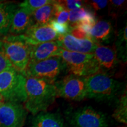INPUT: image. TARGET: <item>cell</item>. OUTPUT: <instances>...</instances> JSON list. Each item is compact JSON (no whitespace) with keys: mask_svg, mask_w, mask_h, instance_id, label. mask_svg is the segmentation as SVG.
I'll use <instances>...</instances> for the list:
<instances>
[{"mask_svg":"<svg viewBox=\"0 0 127 127\" xmlns=\"http://www.w3.org/2000/svg\"><path fill=\"white\" fill-rule=\"evenodd\" d=\"M25 76L13 68L0 72V94L7 102L24 103L26 99Z\"/></svg>","mask_w":127,"mask_h":127,"instance_id":"obj_3","label":"cell"},{"mask_svg":"<svg viewBox=\"0 0 127 127\" xmlns=\"http://www.w3.org/2000/svg\"><path fill=\"white\" fill-rule=\"evenodd\" d=\"M61 50L56 41L31 45L28 63H36L52 57L59 56Z\"/></svg>","mask_w":127,"mask_h":127,"instance_id":"obj_14","label":"cell"},{"mask_svg":"<svg viewBox=\"0 0 127 127\" xmlns=\"http://www.w3.org/2000/svg\"><path fill=\"white\" fill-rule=\"evenodd\" d=\"M127 1L124 0H111L109 1V12L110 15L116 17L124 9L125 4H126Z\"/></svg>","mask_w":127,"mask_h":127,"instance_id":"obj_23","label":"cell"},{"mask_svg":"<svg viewBox=\"0 0 127 127\" xmlns=\"http://www.w3.org/2000/svg\"><path fill=\"white\" fill-rule=\"evenodd\" d=\"M114 118L120 123H127V91L124 93L119 100L117 107L113 114Z\"/></svg>","mask_w":127,"mask_h":127,"instance_id":"obj_20","label":"cell"},{"mask_svg":"<svg viewBox=\"0 0 127 127\" xmlns=\"http://www.w3.org/2000/svg\"><path fill=\"white\" fill-rule=\"evenodd\" d=\"M12 68L4 51L2 40L0 41V72Z\"/></svg>","mask_w":127,"mask_h":127,"instance_id":"obj_25","label":"cell"},{"mask_svg":"<svg viewBox=\"0 0 127 127\" xmlns=\"http://www.w3.org/2000/svg\"><path fill=\"white\" fill-rule=\"evenodd\" d=\"M54 85L57 96L75 101L87 98L85 77L69 74L55 82Z\"/></svg>","mask_w":127,"mask_h":127,"instance_id":"obj_7","label":"cell"},{"mask_svg":"<svg viewBox=\"0 0 127 127\" xmlns=\"http://www.w3.org/2000/svg\"><path fill=\"white\" fill-rule=\"evenodd\" d=\"M18 5L11 2L4 1L0 4V35L6 36L8 34L14 12Z\"/></svg>","mask_w":127,"mask_h":127,"instance_id":"obj_17","label":"cell"},{"mask_svg":"<svg viewBox=\"0 0 127 127\" xmlns=\"http://www.w3.org/2000/svg\"><path fill=\"white\" fill-rule=\"evenodd\" d=\"M4 1H0V4H2V3L4 2Z\"/></svg>","mask_w":127,"mask_h":127,"instance_id":"obj_29","label":"cell"},{"mask_svg":"<svg viewBox=\"0 0 127 127\" xmlns=\"http://www.w3.org/2000/svg\"><path fill=\"white\" fill-rule=\"evenodd\" d=\"M31 127H65L63 118L60 114L41 112L35 116Z\"/></svg>","mask_w":127,"mask_h":127,"instance_id":"obj_15","label":"cell"},{"mask_svg":"<svg viewBox=\"0 0 127 127\" xmlns=\"http://www.w3.org/2000/svg\"><path fill=\"white\" fill-rule=\"evenodd\" d=\"M57 42L61 49L82 54H93L99 44L91 39H79L67 34L58 36Z\"/></svg>","mask_w":127,"mask_h":127,"instance_id":"obj_10","label":"cell"},{"mask_svg":"<svg viewBox=\"0 0 127 127\" xmlns=\"http://www.w3.org/2000/svg\"><path fill=\"white\" fill-rule=\"evenodd\" d=\"M69 11L65 8L58 1L55 3V12L53 20L61 24H69Z\"/></svg>","mask_w":127,"mask_h":127,"instance_id":"obj_22","label":"cell"},{"mask_svg":"<svg viewBox=\"0 0 127 127\" xmlns=\"http://www.w3.org/2000/svg\"><path fill=\"white\" fill-rule=\"evenodd\" d=\"M65 68V64L61 57H52L36 63H28L24 76L45 79L54 83Z\"/></svg>","mask_w":127,"mask_h":127,"instance_id":"obj_6","label":"cell"},{"mask_svg":"<svg viewBox=\"0 0 127 127\" xmlns=\"http://www.w3.org/2000/svg\"><path fill=\"white\" fill-rule=\"evenodd\" d=\"M87 98L98 101H107L115 96L120 83L107 73L98 72L85 77Z\"/></svg>","mask_w":127,"mask_h":127,"instance_id":"obj_4","label":"cell"},{"mask_svg":"<svg viewBox=\"0 0 127 127\" xmlns=\"http://www.w3.org/2000/svg\"><path fill=\"white\" fill-rule=\"evenodd\" d=\"M2 42L5 54L12 68L24 75L30 61L31 45L21 35L4 36Z\"/></svg>","mask_w":127,"mask_h":127,"instance_id":"obj_2","label":"cell"},{"mask_svg":"<svg viewBox=\"0 0 127 127\" xmlns=\"http://www.w3.org/2000/svg\"><path fill=\"white\" fill-rule=\"evenodd\" d=\"M53 0H25L20 3L18 7L25 9L30 14H32L35 11L45 5L53 2Z\"/></svg>","mask_w":127,"mask_h":127,"instance_id":"obj_21","label":"cell"},{"mask_svg":"<svg viewBox=\"0 0 127 127\" xmlns=\"http://www.w3.org/2000/svg\"><path fill=\"white\" fill-rule=\"evenodd\" d=\"M2 39V36L0 35V41H1Z\"/></svg>","mask_w":127,"mask_h":127,"instance_id":"obj_30","label":"cell"},{"mask_svg":"<svg viewBox=\"0 0 127 127\" xmlns=\"http://www.w3.org/2000/svg\"><path fill=\"white\" fill-rule=\"evenodd\" d=\"M99 65L100 72L106 73L114 69L118 63L117 50L115 46L98 44L93 53Z\"/></svg>","mask_w":127,"mask_h":127,"instance_id":"obj_12","label":"cell"},{"mask_svg":"<svg viewBox=\"0 0 127 127\" xmlns=\"http://www.w3.org/2000/svg\"><path fill=\"white\" fill-rule=\"evenodd\" d=\"M49 25L54 30L55 32L58 35V36L69 34L71 29L69 24H61L54 20L51 21L49 23Z\"/></svg>","mask_w":127,"mask_h":127,"instance_id":"obj_24","label":"cell"},{"mask_svg":"<svg viewBox=\"0 0 127 127\" xmlns=\"http://www.w3.org/2000/svg\"><path fill=\"white\" fill-rule=\"evenodd\" d=\"M34 24L31 14L22 8L18 7L14 12L8 35H23Z\"/></svg>","mask_w":127,"mask_h":127,"instance_id":"obj_13","label":"cell"},{"mask_svg":"<svg viewBox=\"0 0 127 127\" xmlns=\"http://www.w3.org/2000/svg\"><path fill=\"white\" fill-rule=\"evenodd\" d=\"M59 57L63 60L71 74L87 77L100 72L99 65L93 54L78 53L61 49Z\"/></svg>","mask_w":127,"mask_h":127,"instance_id":"obj_5","label":"cell"},{"mask_svg":"<svg viewBox=\"0 0 127 127\" xmlns=\"http://www.w3.org/2000/svg\"><path fill=\"white\" fill-rule=\"evenodd\" d=\"M108 2L109 1H105V0H104V1L102 0V1L93 0V1H90V4L91 7L94 9V11H97L101 10V9L105 8L108 4Z\"/></svg>","mask_w":127,"mask_h":127,"instance_id":"obj_27","label":"cell"},{"mask_svg":"<svg viewBox=\"0 0 127 127\" xmlns=\"http://www.w3.org/2000/svg\"><path fill=\"white\" fill-rule=\"evenodd\" d=\"M55 2L56 1H54L53 2L45 5L35 11L32 14L35 24L40 25L48 24L53 20Z\"/></svg>","mask_w":127,"mask_h":127,"instance_id":"obj_19","label":"cell"},{"mask_svg":"<svg viewBox=\"0 0 127 127\" xmlns=\"http://www.w3.org/2000/svg\"><path fill=\"white\" fill-rule=\"evenodd\" d=\"M4 102H5V101L4 98L2 96V95L0 94V105H1V104H2Z\"/></svg>","mask_w":127,"mask_h":127,"instance_id":"obj_28","label":"cell"},{"mask_svg":"<svg viewBox=\"0 0 127 127\" xmlns=\"http://www.w3.org/2000/svg\"><path fill=\"white\" fill-rule=\"evenodd\" d=\"M112 27L111 23L107 20H99L96 21L90 29L89 35L90 38L96 43L106 42L111 36Z\"/></svg>","mask_w":127,"mask_h":127,"instance_id":"obj_16","label":"cell"},{"mask_svg":"<svg viewBox=\"0 0 127 127\" xmlns=\"http://www.w3.org/2000/svg\"><path fill=\"white\" fill-rule=\"evenodd\" d=\"M27 115L21 104L5 101L0 105V127H23Z\"/></svg>","mask_w":127,"mask_h":127,"instance_id":"obj_9","label":"cell"},{"mask_svg":"<svg viewBox=\"0 0 127 127\" xmlns=\"http://www.w3.org/2000/svg\"><path fill=\"white\" fill-rule=\"evenodd\" d=\"M21 35L25 41L31 45L57 41L58 37V35L49 24L44 25L34 24Z\"/></svg>","mask_w":127,"mask_h":127,"instance_id":"obj_11","label":"cell"},{"mask_svg":"<svg viewBox=\"0 0 127 127\" xmlns=\"http://www.w3.org/2000/svg\"><path fill=\"white\" fill-rule=\"evenodd\" d=\"M65 8L70 11L74 9L82 7L84 1L79 0H66V1H58Z\"/></svg>","mask_w":127,"mask_h":127,"instance_id":"obj_26","label":"cell"},{"mask_svg":"<svg viewBox=\"0 0 127 127\" xmlns=\"http://www.w3.org/2000/svg\"><path fill=\"white\" fill-rule=\"evenodd\" d=\"M97 21L95 14L86 8L81 7L69 11V25L71 28L81 24L94 25Z\"/></svg>","mask_w":127,"mask_h":127,"instance_id":"obj_18","label":"cell"},{"mask_svg":"<svg viewBox=\"0 0 127 127\" xmlns=\"http://www.w3.org/2000/svg\"><path fill=\"white\" fill-rule=\"evenodd\" d=\"M25 78V108L34 115L46 112L57 96L54 83L34 77Z\"/></svg>","mask_w":127,"mask_h":127,"instance_id":"obj_1","label":"cell"},{"mask_svg":"<svg viewBox=\"0 0 127 127\" xmlns=\"http://www.w3.org/2000/svg\"><path fill=\"white\" fill-rule=\"evenodd\" d=\"M68 121L71 127H108L106 115L102 112L87 106L71 112Z\"/></svg>","mask_w":127,"mask_h":127,"instance_id":"obj_8","label":"cell"}]
</instances>
